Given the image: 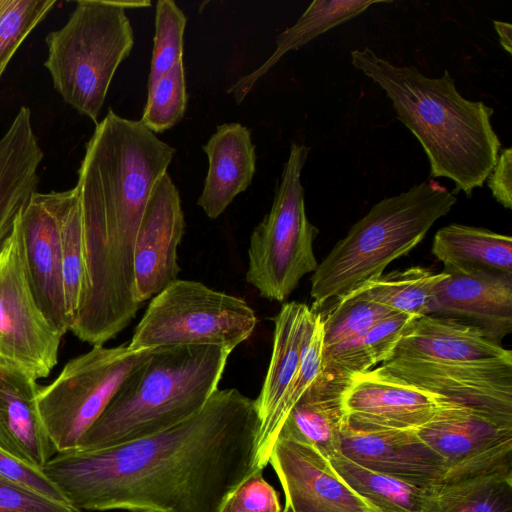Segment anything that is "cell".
<instances>
[{"label": "cell", "instance_id": "obj_35", "mask_svg": "<svg viewBox=\"0 0 512 512\" xmlns=\"http://www.w3.org/2000/svg\"><path fill=\"white\" fill-rule=\"evenodd\" d=\"M187 18L173 0H158L155 35L147 86L182 61L183 36Z\"/></svg>", "mask_w": 512, "mask_h": 512}, {"label": "cell", "instance_id": "obj_19", "mask_svg": "<svg viewBox=\"0 0 512 512\" xmlns=\"http://www.w3.org/2000/svg\"><path fill=\"white\" fill-rule=\"evenodd\" d=\"M391 358L439 363H512V352L478 327L449 317L423 315L406 331Z\"/></svg>", "mask_w": 512, "mask_h": 512}, {"label": "cell", "instance_id": "obj_20", "mask_svg": "<svg viewBox=\"0 0 512 512\" xmlns=\"http://www.w3.org/2000/svg\"><path fill=\"white\" fill-rule=\"evenodd\" d=\"M39 389L27 374L0 365V448L42 468L57 450L39 412Z\"/></svg>", "mask_w": 512, "mask_h": 512}, {"label": "cell", "instance_id": "obj_21", "mask_svg": "<svg viewBox=\"0 0 512 512\" xmlns=\"http://www.w3.org/2000/svg\"><path fill=\"white\" fill-rule=\"evenodd\" d=\"M43 157L31 110L21 106L0 137V249L22 208L37 191Z\"/></svg>", "mask_w": 512, "mask_h": 512}, {"label": "cell", "instance_id": "obj_6", "mask_svg": "<svg viewBox=\"0 0 512 512\" xmlns=\"http://www.w3.org/2000/svg\"><path fill=\"white\" fill-rule=\"evenodd\" d=\"M45 43L54 89L96 125L114 74L134 45L125 9L120 1L79 0Z\"/></svg>", "mask_w": 512, "mask_h": 512}, {"label": "cell", "instance_id": "obj_14", "mask_svg": "<svg viewBox=\"0 0 512 512\" xmlns=\"http://www.w3.org/2000/svg\"><path fill=\"white\" fill-rule=\"evenodd\" d=\"M184 230L179 191L166 172L150 194L135 242V292L141 304L178 279L177 250Z\"/></svg>", "mask_w": 512, "mask_h": 512}, {"label": "cell", "instance_id": "obj_40", "mask_svg": "<svg viewBox=\"0 0 512 512\" xmlns=\"http://www.w3.org/2000/svg\"><path fill=\"white\" fill-rule=\"evenodd\" d=\"M494 199L506 209H512V149L499 152L497 162L487 178Z\"/></svg>", "mask_w": 512, "mask_h": 512}, {"label": "cell", "instance_id": "obj_34", "mask_svg": "<svg viewBox=\"0 0 512 512\" xmlns=\"http://www.w3.org/2000/svg\"><path fill=\"white\" fill-rule=\"evenodd\" d=\"M55 0H0V81L11 59Z\"/></svg>", "mask_w": 512, "mask_h": 512}, {"label": "cell", "instance_id": "obj_25", "mask_svg": "<svg viewBox=\"0 0 512 512\" xmlns=\"http://www.w3.org/2000/svg\"><path fill=\"white\" fill-rule=\"evenodd\" d=\"M432 254L446 271L512 273V238L489 229L452 223L434 235Z\"/></svg>", "mask_w": 512, "mask_h": 512}, {"label": "cell", "instance_id": "obj_41", "mask_svg": "<svg viewBox=\"0 0 512 512\" xmlns=\"http://www.w3.org/2000/svg\"><path fill=\"white\" fill-rule=\"evenodd\" d=\"M493 26L499 37V43L509 54L512 53V25L508 22L493 21Z\"/></svg>", "mask_w": 512, "mask_h": 512}, {"label": "cell", "instance_id": "obj_11", "mask_svg": "<svg viewBox=\"0 0 512 512\" xmlns=\"http://www.w3.org/2000/svg\"><path fill=\"white\" fill-rule=\"evenodd\" d=\"M412 430L443 461L442 482L512 471V414L451 402Z\"/></svg>", "mask_w": 512, "mask_h": 512}, {"label": "cell", "instance_id": "obj_1", "mask_svg": "<svg viewBox=\"0 0 512 512\" xmlns=\"http://www.w3.org/2000/svg\"><path fill=\"white\" fill-rule=\"evenodd\" d=\"M255 400L217 389L194 416L119 445L57 452L46 476L77 510L223 512L255 472Z\"/></svg>", "mask_w": 512, "mask_h": 512}, {"label": "cell", "instance_id": "obj_27", "mask_svg": "<svg viewBox=\"0 0 512 512\" xmlns=\"http://www.w3.org/2000/svg\"><path fill=\"white\" fill-rule=\"evenodd\" d=\"M328 459L338 475L382 512H439L434 484L421 486L370 470L341 452Z\"/></svg>", "mask_w": 512, "mask_h": 512}, {"label": "cell", "instance_id": "obj_2", "mask_svg": "<svg viewBox=\"0 0 512 512\" xmlns=\"http://www.w3.org/2000/svg\"><path fill=\"white\" fill-rule=\"evenodd\" d=\"M175 149L140 120L109 109L95 125L78 169L84 279L78 315L104 326L137 314L134 248L145 206Z\"/></svg>", "mask_w": 512, "mask_h": 512}, {"label": "cell", "instance_id": "obj_26", "mask_svg": "<svg viewBox=\"0 0 512 512\" xmlns=\"http://www.w3.org/2000/svg\"><path fill=\"white\" fill-rule=\"evenodd\" d=\"M391 3L386 0H314L296 23L279 34L276 49L257 69L240 77L227 92L233 94L237 104L246 97L258 80L287 52L297 50L328 30L345 23L375 4Z\"/></svg>", "mask_w": 512, "mask_h": 512}, {"label": "cell", "instance_id": "obj_10", "mask_svg": "<svg viewBox=\"0 0 512 512\" xmlns=\"http://www.w3.org/2000/svg\"><path fill=\"white\" fill-rule=\"evenodd\" d=\"M62 337L33 295L17 217L0 249V365L45 378L58 363Z\"/></svg>", "mask_w": 512, "mask_h": 512}, {"label": "cell", "instance_id": "obj_44", "mask_svg": "<svg viewBox=\"0 0 512 512\" xmlns=\"http://www.w3.org/2000/svg\"><path fill=\"white\" fill-rule=\"evenodd\" d=\"M281 512H292V511L284 507V510H282Z\"/></svg>", "mask_w": 512, "mask_h": 512}, {"label": "cell", "instance_id": "obj_3", "mask_svg": "<svg viewBox=\"0 0 512 512\" xmlns=\"http://www.w3.org/2000/svg\"><path fill=\"white\" fill-rule=\"evenodd\" d=\"M351 63L391 100L398 119L426 153L431 177L450 179L453 192L468 197L483 186L501 150L492 107L464 98L448 70L431 78L413 66L395 65L368 47L353 50Z\"/></svg>", "mask_w": 512, "mask_h": 512}, {"label": "cell", "instance_id": "obj_31", "mask_svg": "<svg viewBox=\"0 0 512 512\" xmlns=\"http://www.w3.org/2000/svg\"><path fill=\"white\" fill-rule=\"evenodd\" d=\"M317 314V321L301 365L278 405L268 427L258 438L257 467L259 469L263 470L268 464L273 445L288 413L321 371L323 327L320 313L317 312Z\"/></svg>", "mask_w": 512, "mask_h": 512}, {"label": "cell", "instance_id": "obj_39", "mask_svg": "<svg viewBox=\"0 0 512 512\" xmlns=\"http://www.w3.org/2000/svg\"><path fill=\"white\" fill-rule=\"evenodd\" d=\"M263 470L250 476L230 501L248 512H281L278 492L264 479Z\"/></svg>", "mask_w": 512, "mask_h": 512}, {"label": "cell", "instance_id": "obj_30", "mask_svg": "<svg viewBox=\"0 0 512 512\" xmlns=\"http://www.w3.org/2000/svg\"><path fill=\"white\" fill-rule=\"evenodd\" d=\"M64 297L70 329L75 320L84 279L82 218L77 189L56 191Z\"/></svg>", "mask_w": 512, "mask_h": 512}, {"label": "cell", "instance_id": "obj_5", "mask_svg": "<svg viewBox=\"0 0 512 512\" xmlns=\"http://www.w3.org/2000/svg\"><path fill=\"white\" fill-rule=\"evenodd\" d=\"M456 203L455 193L434 180L377 202L312 273L314 304L337 300L380 277L391 262L415 248Z\"/></svg>", "mask_w": 512, "mask_h": 512}, {"label": "cell", "instance_id": "obj_17", "mask_svg": "<svg viewBox=\"0 0 512 512\" xmlns=\"http://www.w3.org/2000/svg\"><path fill=\"white\" fill-rule=\"evenodd\" d=\"M426 315L460 320L500 343L512 332V273L446 271Z\"/></svg>", "mask_w": 512, "mask_h": 512}, {"label": "cell", "instance_id": "obj_12", "mask_svg": "<svg viewBox=\"0 0 512 512\" xmlns=\"http://www.w3.org/2000/svg\"><path fill=\"white\" fill-rule=\"evenodd\" d=\"M292 512H382L359 494L314 446L278 435L270 453Z\"/></svg>", "mask_w": 512, "mask_h": 512}, {"label": "cell", "instance_id": "obj_23", "mask_svg": "<svg viewBox=\"0 0 512 512\" xmlns=\"http://www.w3.org/2000/svg\"><path fill=\"white\" fill-rule=\"evenodd\" d=\"M317 316L318 314L313 308L304 303L292 301L283 304L273 318L274 334L271 360L262 389L255 399L261 420L259 436L268 427L301 365Z\"/></svg>", "mask_w": 512, "mask_h": 512}, {"label": "cell", "instance_id": "obj_37", "mask_svg": "<svg viewBox=\"0 0 512 512\" xmlns=\"http://www.w3.org/2000/svg\"><path fill=\"white\" fill-rule=\"evenodd\" d=\"M0 512H79L69 503L56 500L26 486L0 479Z\"/></svg>", "mask_w": 512, "mask_h": 512}, {"label": "cell", "instance_id": "obj_32", "mask_svg": "<svg viewBox=\"0 0 512 512\" xmlns=\"http://www.w3.org/2000/svg\"><path fill=\"white\" fill-rule=\"evenodd\" d=\"M320 313V312H319ZM394 313L359 289L337 299L331 309L320 313L323 327V350L364 334L371 326Z\"/></svg>", "mask_w": 512, "mask_h": 512}, {"label": "cell", "instance_id": "obj_9", "mask_svg": "<svg viewBox=\"0 0 512 512\" xmlns=\"http://www.w3.org/2000/svg\"><path fill=\"white\" fill-rule=\"evenodd\" d=\"M151 350L134 351L128 343L109 348L96 345L69 360L52 383L40 387L39 412L57 452L76 449L121 382Z\"/></svg>", "mask_w": 512, "mask_h": 512}, {"label": "cell", "instance_id": "obj_8", "mask_svg": "<svg viewBox=\"0 0 512 512\" xmlns=\"http://www.w3.org/2000/svg\"><path fill=\"white\" fill-rule=\"evenodd\" d=\"M256 322L243 299L177 279L151 298L128 344L134 351L210 345L232 352L251 336Z\"/></svg>", "mask_w": 512, "mask_h": 512}, {"label": "cell", "instance_id": "obj_13", "mask_svg": "<svg viewBox=\"0 0 512 512\" xmlns=\"http://www.w3.org/2000/svg\"><path fill=\"white\" fill-rule=\"evenodd\" d=\"M375 370L453 402L512 414V363H439L390 358Z\"/></svg>", "mask_w": 512, "mask_h": 512}, {"label": "cell", "instance_id": "obj_15", "mask_svg": "<svg viewBox=\"0 0 512 512\" xmlns=\"http://www.w3.org/2000/svg\"><path fill=\"white\" fill-rule=\"evenodd\" d=\"M21 230L26 270L33 295L47 319L64 336L66 312L56 191H36L22 208Z\"/></svg>", "mask_w": 512, "mask_h": 512}, {"label": "cell", "instance_id": "obj_28", "mask_svg": "<svg viewBox=\"0 0 512 512\" xmlns=\"http://www.w3.org/2000/svg\"><path fill=\"white\" fill-rule=\"evenodd\" d=\"M439 512H512V471L433 485Z\"/></svg>", "mask_w": 512, "mask_h": 512}, {"label": "cell", "instance_id": "obj_33", "mask_svg": "<svg viewBox=\"0 0 512 512\" xmlns=\"http://www.w3.org/2000/svg\"><path fill=\"white\" fill-rule=\"evenodd\" d=\"M147 87V101L140 121L154 134L162 133L179 123L185 113L188 97L183 61Z\"/></svg>", "mask_w": 512, "mask_h": 512}, {"label": "cell", "instance_id": "obj_24", "mask_svg": "<svg viewBox=\"0 0 512 512\" xmlns=\"http://www.w3.org/2000/svg\"><path fill=\"white\" fill-rule=\"evenodd\" d=\"M349 381L320 371L288 413L278 435L308 443L328 458L339 453L341 432L348 423L343 392Z\"/></svg>", "mask_w": 512, "mask_h": 512}, {"label": "cell", "instance_id": "obj_22", "mask_svg": "<svg viewBox=\"0 0 512 512\" xmlns=\"http://www.w3.org/2000/svg\"><path fill=\"white\" fill-rule=\"evenodd\" d=\"M203 151L209 167L197 205L215 219L251 184L256 168L255 146L250 130L233 122L217 126Z\"/></svg>", "mask_w": 512, "mask_h": 512}, {"label": "cell", "instance_id": "obj_29", "mask_svg": "<svg viewBox=\"0 0 512 512\" xmlns=\"http://www.w3.org/2000/svg\"><path fill=\"white\" fill-rule=\"evenodd\" d=\"M445 277L444 271L434 273L429 269L414 266L382 274L358 289L391 312L421 317L426 315L436 285Z\"/></svg>", "mask_w": 512, "mask_h": 512}, {"label": "cell", "instance_id": "obj_16", "mask_svg": "<svg viewBox=\"0 0 512 512\" xmlns=\"http://www.w3.org/2000/svg\"><path fill=\"white\" fill-rule=\"evenodd\" d=\"M451 402L375 369L353 375L343 392L346 418L359 429H416Z\"/></svg>", "mask_w": 512, "mask_h": 512}, {"label": "cell", "instance_id": "obj_36", "mask_svg": "<svg viewBox=\"0 0 512 512\" xmlns=\"http://www.w3.org/2000/svg\"><path fill=\"white\" fill-rule=\"evenodd\" d=\"M419 316L391 313L371 326L363 335V345L372 364L391 358L397 344Z\"/></svg>", "mask_w": 512, "mask_h": 512}, {"label": "cell", "instance_id": "obj_38", "mask_svg": "<svg viewBox=\"0 0 512 512\" xmlns=\"http://www.w3.org/2000/svg\"><path fill=\"white\" fill-rule=\"evenodd\" d=\"M0 479L29 487L56 500L66 502L60 489L42 468L31 465L0 448Z\"/></svg>", "mask_w": 512, "mask_h": 512}, {"label": "cell", "instance_id": "obj_42", "mask_svg": "<svg viewBox=\"0 0 512 512\" xmlns=\"http://www.w3.org/2000/svg\"><path fill=\"white\" fill-rule=\"evenodd\" d=\"M223 512H248V511L239 508L238 506H236L234 503H232L229 500V502L227 503Z\"/></svg>", "mask_w": 512, "mask_h": 512}, {"label": "cell", "instance_id": "obj_18", "mask_svg": "<svg viewBox=\"0 0 512 512\" xmlns=\"http://www.w3.org/2000/svg\"><path fill=\"white\" fill-rule=\"evenodd\" d=\"M340 452L365 468L421 486L440 483L445 475L441 458L412 429H359L348 422Z\"/></svg>", "mask_w": 512, "mask_h": 512}, {"label": "cell", "instance_id": "obj_7", "mask_svg": "<svg viewBox=\"0 0 512 512\" xmlns=\"http://www.w3.org/2000/svg\"><path fill=\"white\" fill-rule=\"evenodd\" d=\"M309 151L304 144H291L271 209L250 237L246 281L268 300H286L319 264L313 249L318 229L306 215L301 184Z\"/></svg>", "mask_w": 512, "mask_h": 512}, {"label": "cell", "instance_id": "obj_43", "mask_svg": "<svg viewBox=\"0 0 512 512\" xmlns=\"http://www.w3.org/2000/svg\"><path fill=\"white\" fill-rule=\"evenodd\" d=\"M130 512H156V511L138 509V510H131Z\"/></svg>", "mask_w": 512, "mask_h": 512}, {"label": "cell", "instance_id": "obj_4", "mask_svg": "<svg viewBox=\"0 0 512 512\" xmlns=\"http://www.w3.org/2000/svg\"><path fill=\"white\" fill-rule=\"evenodd\" d=\"M230 353L210 345L152 349L121 382L75 450L130 442L194 416L218 389Z\"/></svg>", "mask_w": 512, "mask_h": 512}]
</instances>
